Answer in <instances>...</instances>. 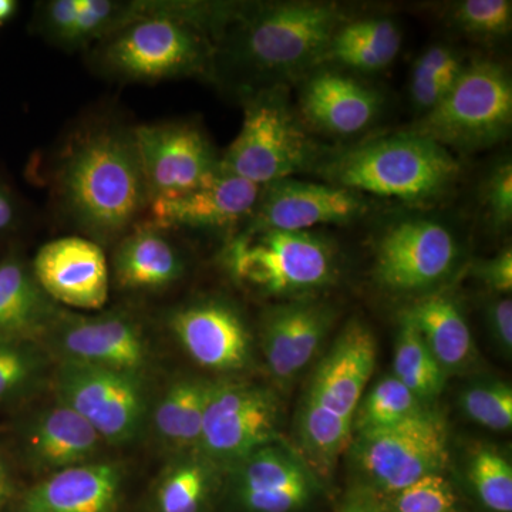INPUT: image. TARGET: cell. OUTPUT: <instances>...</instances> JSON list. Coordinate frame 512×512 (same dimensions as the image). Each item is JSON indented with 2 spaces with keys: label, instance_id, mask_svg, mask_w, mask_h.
<instances>
[{
  "label": "cell",
  "instance_id": "obj_1",
  "mask_svg": "<svg viewBox=\"0 0 512 512\" xmlns=\"http://www.w3.org/2000/svg\"><path fill=\"white\" fill-rule=\"evenodd\" d=\"M64 210L96 241H117L150 205L133 131L103 127L67 150L57 173Z\"/></svg>",
  "mask_w": 512,
  "mask_h": 512
},
{
  "label": "cell",
  "instance_id": "obj_2",
  "mask_svg": "<svg viewBox=\"0 0 512 512\" xmlns=\"http://www.w3.org/2000/svg\"><path fill=\"white\" fill-rule=\"evenodd\" d=\"M343 25L333 3L286 2L239 6L225 32L235 62L269 86L301 79L325 63L330 42Z\"/></svg>",
  "mask_w": 512,
  "mask_h": 512
},
{
  "label": "cell",
  "instance_id": "obj_3",
  "mask_svg": "<svg viewBox=\"0 0 512 512\" xmlns=\"http://www.w3.org/2000/svg\"><path fill=\"white\" fill-rule=\"evenodd\" d=\"M316 168L328 184L407 204L437 200L460 175L450 150L414 131L325 154Z\"/></svg>",
  "mask_w": 512,
  "mask_h": 512
},
{
  "label": "cell",
  "instance_id": "obj_4",
  "mask_svg": "<svg viewBox=\"0 0 512 512\" xmlns=\"http://www.w3.org/2000/svg\"><path fill=\"white\" fill-rule=\"evenodd\" d=\"M96 63L126 82H160L207 73L214 63L210 36L181 18L178 2H141V13L100 40Z\"/></svg>",
  "mask_w": 512,
  "mask_h": 512
},
{
  "label": "cell",
  "instance_id": "obj_5",
  "mask_svg": "<svg viewBox=\"0 0 512 512\" xmlns=\"http://www.w3.org/2000/svg\"><path fill=\"white\" fill-rule=\"evenodd\" d=\"M239 284L265 296H303L332 284L338 272L328 239L309 231L241 229L222 254Z\"/></svg>",
  "mask_w": 512,
  "mask_h": 512
},
{
  "label": "cell",
  "instance_id": "obj_6",
  "mask_svg": "<svg viewBox=\"0 0 512 512\" xmlns=\"http://www.w3.org/2000/svg\"><path fill=\"white\" fill-rule=\"evenodd\" d=\"M322 156L285 86H266L245 101L241 130L220 158V168L264 187L316 167Z\"/></svg>",
  "mask_w": 512,
  "mask_h": 512
},
{
  "label": "cell",
  "instance_id": "obj_7",
  "mask_svg": "<svg viewBox=\"0 0 512 512\" xmlns=\"http://www.w3.org/2000/svg\"><path fill=\"white\" fill-rule=\"evenodd\" d=\"M511 126L510 73L491 60H477L464 66L447 96L410 131L447 150L476 151L503 141Z\"/></svg>",
  "mask_w": 512,
  "mask_h": 512
},
{
  "label": "cell",
  "instance_id": "obj_8",
  "mask_svg": "<svg viewBox=\"0 0 512 512\" xmlns=\"http://www.w3.org/2000/svg\"><path fill=\"white\" fill-rule=\"evenodd\" d=\"M446 421L427 409L389 429L357 434L353 460L366 490L390 495L430 474H441L448 463Z\"/></svg>",
  "mask_w": 512,
  "mask_h": 512
},
{
  "label": "cell",
  "instance_id": "obj_9",
  "mask_svg": "<svg viewBox=\"0 0 512 512\" xmlns=\"http://www.w3.org/2000/svg\"><path fill=\"white\" fill-rule=\"evenodd\" d=\"M147 377L59 360L52 382L57 402L66 404L111 446H128L150 417Z\"/></svg>",
  "mask_w": 512,
  "mask_h": 512
},
{
  "label": "cell",
  "instance_id": "obj_10",
  "mask_svg": "<svg viewBox=\"0 0 512 512\" xmlns=\"http://www.w3.org/2000/svg\"><path fill=\"white\" fill-rule=\"evenodd\" d=\"M281 404L258 384L214 382L197 454L212 466L232 467L278 441Z\"/></svg>",
  "mask_w": 512,
  "mask_h": 512
},
{
  "label": "cell",
  "instance_id": "obj_11",
  "mask_svg": "<svg viewBox=\"0 0 512 512\" xmlns=\"http://www.w3.org/2000/svg\"><path fill=\"white\" fill-rule=\"evenodd\" d=\"M460 259L453 232L429 218L390 225L376 244L373 275L393 295H427L447 281Z\"/></svg>",
  "mask_w": 512,
  "mask_h": 512
},
{
  "label": "cell",
  "instance_id": "obj_12",
  "mask_svg": "<svg viewBox=\"0 0 512 512\" xmlns=\"http://www.w3.org/2000/svg\"><path fill=\"white\" fill-rule=\"evenodd\" d=\"M43 345L57 362L82 363L143 377H147L153 362L143 325L128 312L87 316L63 309Z\"/></svg>",
  "mask_w": 512,
  "mask_h": 512
},
{
  "label": "cell",
  "instance_id": "obj_13",
  "mask_svg": "<svg viewBox=\"0 0 512 512\" xmlns=\"http://www.w3.org/2000/svg\"><path fill=\"white\" fill-rule=\"evenodd\" d=\"M131 131L150 204L180 197L220 170L214 147L194 124H143Z\"/></svg>",
  "mask_w": 512,
  "mask_h": 512
},
{
  "label": "cell",
  "instance_id": "obj_14",
  "mask_svg": "<svg viewBox=\"0 0 512 512\" xmlns=\"http://www.w3.org/2000/svg\"><path fill=\"white\" fill-rule=\"evenodd\" d=\"M369 211L360 192L328 183L284 178L261 187L242 229L302 232L318 225L350 224Z\"/></svg>",
  "mask_w": 512,
  "mask_h": 512
},
{
  "label": "cell",
  "instance_id": "obj_15",
  "mask_svg": "<svg viewBox=\"0 0 512 512\" xmlns=\"http://www.w3.org/2000/svg\"><path fill=\"white\" fill-rule=\"evenodd\" d=\"M168 328L184 352L204 369L232 373L251 363L248 325L238 309L222 299H201L174 309Z\"/></svg>",
  "mask_w": 512,
  "mask_h": 512
},
{
  "label": "cell",
  "instance_id": "obj_16",
  "mask_svg": "<svg viewBox=\"0 0 512 512\" xmlns=\"http://www.w3.org/2000/svg\"><path fill=\"white\" fill-rule=\"evenodd\" d=\"M315 490L311 470L278 443L229 467L232 500L245 512H298L311 503Z\"/></svg>",
  "mask_w": 512,
  "mask_h": 512
},
{
  "label": "cell",
  "instance_id": "obj_17",
  "mask_svg": "<svg viewBox=\"0 0 512 512\" xmlns=\"http://www.w3.org/2000/svg\"><path fill=\"white\" fill-rule=\"evenodd\" d=\"M335 318V309L328 303L308 298L281 303L264 313L259 338L276 382L289 384L311 365Z\"/></svg>",
  "mask_w": 512,
  "mask_h": 512
},
{
  "label": "cell",
  "instance_id": "obj_18",
  "mask_svg": "<svg viewBox=\"0 0 512 512\" xmlns=\"http://www.w3.org/2000/svg\"><path fill=\"white\" fill-rule=\"evenodd\" d=\"M32 272L57 305L97 311L109 298L106 256L93 239L66 237L47 242L37 251Z\"/></svg>",
  "mask_w": 512,
  "mask_h": 512
},
{
  "label": "cell",
  "instance_id": "obj_19",
  "mask_svg": "<svg viewBox=\"0 0 512 512\" xmlns=\"http://www.w3.org/2000/svg\"><path fill=\"white\" fill-rule=\"evenodd\" d=\"M377 343L360 320L349 322L313 373L305 397L336 416L353 421L375 370Z\"/></svg>",
  "mask_w": 512,
  "mask_h": 512
},
{
  "label": "cell",
  "instance_id": "obj_20",
  "mask_svg": "<svg viewBox=\"0 0 512 512\" xmlns=\"http://www.w3.org/2000/svg\"><path fill=\"white\" fill-rule=\"evenodd\" d=\"M261 187L238 175L217 171L207 181L171 200L151 202V224L161 229H224L247 221Z\"/></svg>",
  "mask_w": 512,
  "mask_h": 512
},
{
  "label": "cell",
  "instance_id": "obj_21",
  "mask_svg": "<svg viewBox=\"0 0 512 512\" xmlns=\"http://www.w3.org/2000/svg\"><path fill=\"white\" fill-rule=\"evenodd\" d=\"M124 468L94 460L40 478L20 498L18 512H117L123 498Z\"/></svg>",
  "mask_w": 512,
  "mask_h": 512
},
{
  "label": "cell",
  "instance_id": "obj_22",
  "mask_svg": "<svg viewBox=\"0 0 512 512\" xmlns=\"http://www.w3.org/2000/svg\"><path fill=\"white\" fill-rule=\"evenodd\" d=\"M380 94L355 77L336 70L316 69L305 77L299 110L309 126L332 136L360 133L375 121Z\"/></svg>",
  "mask_w": 512,
  "mask_h": 512
},
{
  "label": "cell",
  "instance_id": "obj_23",
  "mask_svg": "<svg viewBox=\"0 0 512 512\" xmlns=\"http://www.w3.org/2000/svg\"><path fill=\"white\" fill-rule=\"evenodd\" d=\"M103 440L83 417L57 402L37 413L23 436L29 467L42 477L97 460Z\"/></svg>",
  "mask_w": 512,
  "mask_h": 512
},
{
  "label": "cell",
  "instance_id": "obj_24",
  "mask_svg": "<svg viewBox=\"0 0 512 512\" xmlns=\"http://www.w3.org/2000/svg\"><path fill=\"white\" fill-rule=\"evenodd\" d=\"M62 312L22 259L0 262V340L43 345Z\"/></svg>",
  "mask_w": 512,
  "mask_h": 512
},
{
  "label": "cell",
  "instance_id": "obj_25",
  "mask_svg": "<svg viewBox=\"0 0 512 512\" xmlns=\"http://www.w3.org/2000/svg\"><path fill=\"white\" fill-rule=\"evenodd\" d=\"M114 281L128 291H161L184 274V262L164 229L134 225L113 255Z\"/></svg>",
  "mask_w": 512,
  "mask_h": 512
},
{
  "label": "cell",
  "instance_id": "obj_26",
  "mask_svg": "<svg viewBox=\"0 0 512 512\" xmlns=\"http://www.w3.org/2000/svg\"><path fill=\"white\" fill-rule=\"evenodd\" d=\"M402 316L412 322L446 375L466 370L476 356L473 335L453 296L431 292L417 298Z\"/></svg>",
  "mask_w": 512,
  "mask_h": 512
},
{
  "label": "cell",
  "instance_id": "obj_27",
  "mask_svg": "<svg viewBox=\"0 0 512 512\" xmlns=\"http://www.w3.org/2000/svg\"><path fill=\"white\" fill-rule=\"evenodd\" d=\"M212 380L197 376L175 377L153 410L158 440L174 451H197Z\"/></svg>",
  "mask_w": 512,
  "mask_h": 512
},
{
  "label": "cell",
  "instance_id": "obj_28",
  "mask_svg": "<svg viewBox=\"0 0 512 512\" xmlns=\"http://www.w3.org/2000/svg\"><path fill=\"white\" fill-rule=\"evenodd\" d=\"M402 42V32L393 20H356L336 30L325 62L338 63L357 72H379L393 63Z\"/></svg>",
  "mask_w": 512,
  "mask_h": 512
},
{
  "label": "cell",
  "instance_id": "obj_29",
  "mask_svg": "<svg viewBox=\"0 0 512 512\" xmlns=\"http://www.w3.org/2000/svg\"><path fill=\"white\" fill-rule=\"evenodd\" d=\"M214 485V466L200 454L177 458L158 480L156 512H201Z\"/></svg>",
  "mask_w": 512,
  "mask_h": 512
},
{
  "label": "cell",
  "instance_id": "obj_30",
  "mask_svg": "<svg viewBox=\"0 0 512 512\" xmlns=\"http://www.w3.org/2000/svg\"><path fill=\"white\" fill-rule=\"evenodd\" d=\"M393 376L430 407L446 386L447 375L434 359L412 322L400 316V330L394 349Z\"/></svg>",
  "mask_w": 512,
  "mask_h": 512
},
{
  "label": "cell",
  "instance_id": "obj_31",
  "mask_svg": "<svg viewBox=\"0 0 512 512\" xmlns=\"http://www.w3.org/2000/svg\"><path fill=\"white\" fill-rule=\"evenodd\" d=\"M299 437L303 450L320 473H330L353 439V421L336 416L303 397Z\"/></svg>",
  "mask_w": 512,
  "mask_h": 512
},
{
  "label": "cell",
  "instance_id": "obj_32",
  "mask_svg": "<svg viewBox=\"0 0 512 512\" xmlns=\"http://www.w3.org/2000/svg\"><path fill=\"white\" fill-rule=\"evenodd\" d=\"M427 409L430 407L421 403L396 377H383L360 400L353 417V436L389 429Z\"/></svg>",
  "mask_w": 512,
  "mask_h": 512
},
{
  "label": "cell",
  "instance_id": "obj_33",
  "mask_svg": "<svg viewBox=\"0 0 512 512\" xmlns=\"http://www.w3.org/2000/svg\"><path fill=\"white\" fill-rule=\"evenodd\" d=\"M463 59L448 46H433L414 62L410 96L414 106L429 113L450 92L463 72Z\"/></svg>",
  "mask_w": 512,
  "mask_h": 512
},
{
  "label": "cell",
  "instance_id": "obj_34",
  "mask_svg": "<svg viewBox=\"0 0 512 512\" xmlns=\"http://www.w3.org/2000/svg\"><path fill=\"white\" fill-rule=\"evenodd\" d=\"M50 357L42 343L0 340V402L37 389L49 372Z\"/></svg>",
  "mask_w": 512,
  "mask_h": 512
},
{
  "label": "cell",
  "instance_id": "obj_35",
  "mask_svg": "<svg viewBox=\"0 0 512 512\" xmlns=\"http://www.w3.org/2000/svg\"><path fill=\"white\" fill-rule=\"evenodd\" d=\"M474 493L487 510L512 512V467L494 448L477 450L468 464Z\"/></svg>",
  "mask_w": 512,
  "mask_h": 512
},
{
  "label": "cell",
  "instance_id": "obj_36",
  "mask_svg": "<svg viewBox=\"0 0 512 512\" xmlns=\"http://www.w3.org/2000/svg\"><path fill=\"white\" fill-rule=\"evenodd\" d=\"M141 13V2H114V0H80L79 16L67 49H77L103 40Z\"/></svg>",
  "mask_w": 512,
  "mask_h": 512
},
{
  "label": "cell",
  "instance_id": "obj_37",
  "mask_svg": "<svg viewBox=\"0 0 512 512\" xmlns=\"http://www.w3.org/2000/svg\"><path fill=\"white\" fill-rule=\"evenodd\" d=\"M460 406L468 419L485 429L511 430V384L500 382V380L471 384L461 392Z\"/></svg>",
  "mask_w": 512,
  "mask_h": 512
},
{
  "label": "cell",
  "instance_id": "obj_38",
  "mask_svg": "<svg viewBox=\"0 0 512 512\" xmlns=\"http://www.w3.org/2000/svg\"><path fill=\"white\" fill-rule=\"evenodd\" d=\"M386 497V512H460L456 491L443 474L420 478Z\"/></svg>",
  "mask_w": 512,
  "mask_h": 512
},
{
  "label": "cell",
  "instance_id": "obj_39",
  "mask_svg": "<svg viewBox=\"0 0 512 512\" xmlns=\"http://www.w3.org/2000/svg\"><path fill=\"white\" fill-rule=\"evenodd\" d=\"M450 18L467 35L495 39L511 32L512 3L510 0H464L451 8Z\"/></svg>",
  "mask_w": 512,
  "mask_h": 512
},
{
  "label": "cell",
  "instance_id": "obj_40",
  "mask_svg": "<svg viewBox=\"0 0 512 512\" xmlns=\"http://www.w3.org/2000/svg\"><path fill=\"white\" fill-rule=\"evenodd\" d=\"M484 207L495 229L510 227L512 221V165L504 160L484 183Z\"/></svg>",
  "mask_w": 512,
  "mask_h": 512
},
{
  "label": "cell",
  "instance_id": "obj_41",
  "mask_svg": "<svg viewBox=\"0 0 512 512\" xmlns=\"http://www.w3.org/2000/svg\"><path fill=\"white\" fill-rule=\"evenodd\" d=\"M79 10L80 0H50L42 6L40 29L49 40L66 47L76 25Z\"/></svg>",
  "mask_w": 512,
  "mask_h": 512
},
{
  "label": "cell",
  "instance_id": "obj_42",
  "mask_svg": "<svg viewBox=\"0 0 512 512\" xmlns=\"http://www.w3.org/2000/svg\"><path fill=\"white\" fill-rule=\"evenodd\" d=\"M487 325L497 348L505 356L512 352V301L510 296H498L487 306Z\"/></svg>",
  "mask_w": 512,
  "mask_h": 512
},
{
  "label": "cell",
  "instance_id": "obj_43",
  "mask_svg": "<svg viewBox=\"0 0 512 512\" xmlns=\"http://www.w3.org/2000/svg\"><path fill=\"white\" fill-rule=\"evenodd\" d=\"M478 278L491 291L501 296H510L512 291V251L504 248L494 258L481 262L476 268Z\"/></svg>",
  "mask_w": 512,
  "mask_h": 512
},
{
  "label": "cell",
  "instance_id": "obj_44",
  "mask_svg": "<svg viewBox=\"0 0 512 512\" xmlns=\"http://www.w3.org/2000/svg\"><path fill=\"white\" fill-rule=\"evenodd\" d=\"M340 512H386L379 498L366 488H359L346 498Z\"/></svg>",
  "mask_w": 512,
  "mask_h": 512
},
{
  "label": "cell",
  "instance_id": "obj_45",
  "mask_svg": "<svg viewBox=\"0 0 512 512\" xmlns=\"http://www.w3.org/2000/svg\"><path fill=\"white\" fill-rule=\"evenodd\" d=\"M15 220V207L8 192L0 187V231H5Z\"/></svg>",
  "mask_w": 512,
  "mask_h": 512
},
{
  "label": "cell",
  "instance_id": "obj_46",
  "mask_svg": "<svg viewBox=\"0 0 512 512\" xmlns=\"http://www.w3.org/2000/svg\"><path fill=\"white\" fill-rule=\"evenodd\" d=\"M13 493L12 477L3 458L0 457V510L8 504Z\"/></svg>",
  "mask_w": 512,
  "mask_h": 512
},
{
  "label": "cell",
  "instance_id": "obj_47",
  "mask_svg": "<svg viewBox=\"0 0 512 512\" xmlns=\"http://www.w3.org/2000/svg\"><path fill=\"white\" fill-rule=\"evenodd\" d=\"M16 2L13 0H0V23L8 20L15 13Z\"/></svg>",
  "mask_w": 512,
  "mask_h": 512
}]
</instances>
